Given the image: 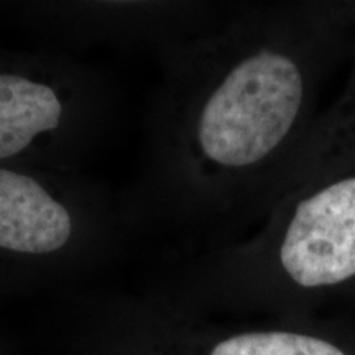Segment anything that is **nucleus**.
<instances>
[{
  "mask_svg": "<svg viewBox=\"0 0 355 355\" xmlns=\"http://www.w3.org/2000/svg\"><path fill=\"white\" fill-rule=\"evenodd\" d=\"M303 101L295 61L272 51L247 58L207 96L196 119V144L216 165L260 162L286 137Z\"/></svg>",
  "mask_w": 355,
  "mask_h": 355,
  "instance_id": "nucleus-1",
  "label": "nucleus"
},
{
  "mask_svg": "<svg viewBox=\"0 0 355 355\" xmlns=\"http://www.w3.org/2000/svg\"><path fill=\"white\" fill-rule=\"evenodd\" d=\"M283 268L304 288L343 283L355 275V178L304 199L279 250Z\"/></svg>",
  "mask_w": 355,
  "mask_h": 355,
  "instance_id": "nucleus-2",
  "label": "nucleus"
},
{
  "mask_svg": "<svg viewBox=\"0 0 355 355\" xmlns=\"http://www.w3.org/2000/svg\"><path fill=\"white\" fill-rule=\"evenodd\" d=\"M209 355H345L327 340L295 332H248L214 345Z\"/></svg>",
  "mask_w": 355,
  "mask_h": 355,
  "instance_id": "nucleus-3",
  "label": "nucleus"
}]
</instances>
